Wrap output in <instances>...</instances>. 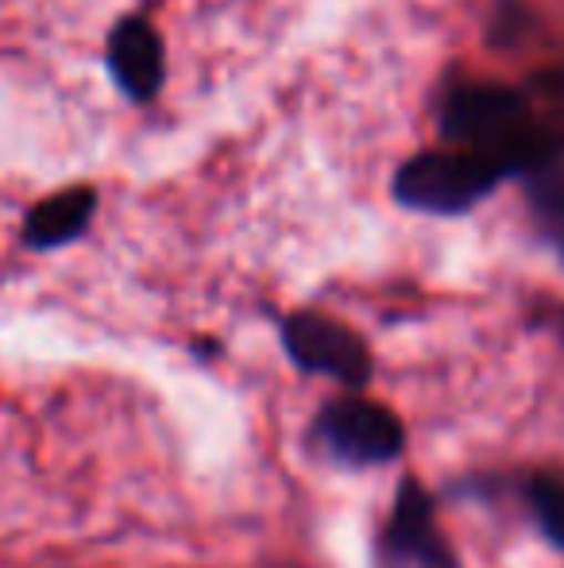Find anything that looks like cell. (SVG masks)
<instances>
[{
  "label": "cell",
  "mask_w": 564,
  "mask_h": 568,
  "mask_svg": "<svg viewBox=\"0 0 564 568\" xmlns=\"http://www.w3.org/2000/svg\"><path fill=\"white\" fill-rule=\"evenodd\" d=\"M109 70L132 101H155L166 78L163 39L143 16H129L109 36Z\"/></svg>",
  "instance_id": "5b68a950"
},
{
  "label": "cell",
  "mask_w": 564,
  "mask_h": 568,
  "mask_svg": "<svg viewBox=\"0 0 564 568\" xmlns=\"http://www.w3.org/2000/svg\"><path fill=\"white\" fill-rule=\"evenodd\" d=\"M317 429L325 445L348 464H387L407 445L402 422L371 398H337L321 410Z\"/></svg>",
  "instance_id": "3957f363"
},
{
  "label": "cell",
  "mask_w": 564,
  "mask_h": 568,
  "mask_svg": "<svg viewBox=\"0 0 564 568\" xmlns=\"http://www.w3.org/2000/svg\"><path fill=\"white\" fill-rule=\"evenodd\" d=\"M534 210L537 221L550 229V236L564 247V174H537Z\"/></svg>",
  "instance_id": "ba28073f"
},
{
  "label": "cell",
  "mask_w": 564,
  "mask_h": 568,
  "mask_svg": "<svg viewBox=\"0 0 564 568\" xmlns=\"http://www.w3.org/2000/svg\"><path fill=\"white\" fill-rule=\"evenodd\" d=\"M499 179H506L503 166L480 151H425L399 166L394 197L407 210L464 213L480 197H488Z\"/></svg>",
  "instance_id": "6da1fadb"
},
{
  "label": "cell",
  "mask_w": 564,
  "mask_h": 568,
  "mask_svg": "<svg viewBox=\"0 0 564 568\" xmlns=\"http://www.w3.org/2000/svg\"><path fill=\"white\" fill-rule=\"evenodd\" d=\"M530 503H534V515L542 530L550 534V541L564 549V479L537 476L530 484Z\"/></svg>",
  "instance_id": "52a82bcc"
},
{
  "label": "cell",
  "mask_w": 564,
  "mask_h": 568,
  "mask_svg": "<svg viewBox=\"0 0 564 568\" xmlns=\"http://www.w3.org/2000/svg\"><path fill=\"white\" fill-rule=\"evenodd\" d=\"M553 85H557V90L564 93V70H561V74H557V78H553Z\"/></svg>",
  "instance_id": "9c48e42d"
},
{
  "label": "cell",
  "mask_w": 564,
  "mask_h": 568,
  "mask_svg": "<svg viewBox=\"0 0 564 568\" xmlns=\"http://www.w3.org/2000/svg\"><path fill=\"white\" fill-rule=\"evenodd\" d=\"M283 344L301 372L329 375L348 387H363L371 379V352L348 325L321 314H294L283 325Z\"/></svg>",
  "instance_id": "7a4b0ae2"
},
{
  "label": "cell",
  "mask_w": 564,
  "mask_h": 568,
  "mask_svg": "<svg viewBox=\"0 0 564 568\" xmlns=\"http://www.w3.org/2000/svg\"><path fill=\"white\" fill-rule=\"evenodd\" d=\"M387 568H457V557L449 554L444 538L437 534L433 503L414 479L394 499V515L383 538Z\"/></svg>",
  "instance_id": "277c9868"
},
{
  "label": "cell",
  "mask_w": 564,
  "mask_h": 568,
  "mask_svg": "<svg viewBox=\"0 0 564 568\" xmlns=\"http://www.w3.org/2000/svg\"><path fill=\"white\" fill-rule=\"evenodd\" d=\"M93 210H98L93 186H70V190H62V194H51L28 213V221H23V240H28L31 247H39V252L62 247L90 229Z\"/></svg>",
  "instance_id": "8992f818"
}]
</instances>
